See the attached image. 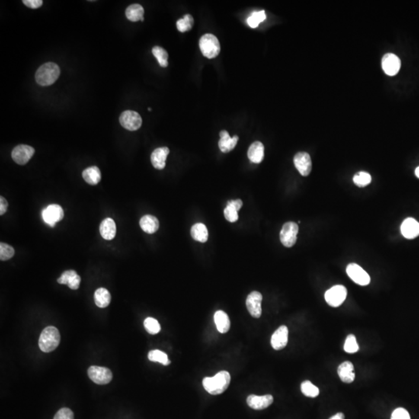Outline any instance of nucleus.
Segmentation results:
<instances>
[{"label": "nucleus", "mask_w": 419, "mask_h": 419, "mask_svg": "<svg viewBox=\"0 0 419 419\" xmlns=\"http://www.w3.org/2000/svg\"><path fill=\"white\" fill-rule=\"evenodd\" d=\"M82 178L88 184L95 186L101 180V172L97 166L89 167L82 172Z\"/></svg>", "instance_id": "nucleus-26"}, {"label": "nucleus", "mask_w": 419, "mask_h": 419, "mask_svg": "<svg viewBox=\"0 0 419 419\" xmlns=\"http://www.w3.org/2000/svg\"><path fill=\"white\" fill-rule=\"evenodd\" d=\"M148 111H151V108H148Z\"/></svg>", "instance_id": "nucleus-47"}, {"label": "nucleus", "mask_w": 419, "mask_h": 419, "mask_svg": "<svg viewBox=\"0 0 419 419\" xmlns=\"http://www.w3.org/2000/svg\"><path fill=\"white\" fill-rule=\"evenodd\" d=\"M89 378L97 384H107L113 379L110 369L103 366H92L88 369Z\"/></svg>", "instance_id": "nucleus-9"}, {"label": "nucleus", "mask_w": 419, "mask_h": 419, "mask_svg": "<svg viewBox=\"0 0 419 419\" xmlns=\"http://www.w3.org/2000/svg\"><path fill=\"white\" fill-rule=\"evenodd\" d=\"M199 45L203 56L209 59L216 58L221 52L219 40L212 33H206L202 36Z\"/></svg>", "instance_id": "nucleus-4"}, {"label": "nucleus", "mask_w": 419, "mask_h": 419, "mask_svg": "<svg viewBox=\"0 0 419 419\" xmlns=\"http://www.w3.org/2000/svg\"><path fill=\"white\" fill-rule=\"evenodd\" d=\"M372 181L370 175L366 172H359L353 177V182L359 187H365Z\"/></svg>", "instance_id": "nucleus-35"}, {"label": "nucleus", "mask_w": 419, "mask_h": 419, "mask_svg": "<svg viewBox=\"0 0 419 419\" xmlns=\"http://www.w3.org/2000/svg\"><path fill=\"white\" fill-rule=\"evenodd\" d=\"M338 374L340 380L346 384H351L355 380L354 366L349 361H346L338 367Z\"/></svg>", "instance_id": "nucleus-21"}, {"label": "nucleus", "mask_w": 419, "mask_h": 419, "mask_svg": "<svg viewBox=\"0 0 419 419\" xmlns=\"http://www.w3.org/2000/svg\"><path fill=\"white\" fill-rule=\"evenodd\" d=\"M34 148L26 145H20L15 147L12 151V158L18 165H26L34 155Z\"/></svg>", "instance_id": "nucleus-11"}, {"label": "nucleus", "mask_w": 419, "mask_h": 419, "mask_svg": "<svg viewBox=\"0 0 419 419\" xmlns=\"http://www.w3.org/2000/svg\"><path fill=\"white\" fill-rule=\"evenodd\" d=\"M227 205H231V206H232L233 207L235 208V209H236L238 212V211L241 209V206H242L243 203L242 201H241V200L238 199V200H229V201H228V203H227Z\"/></svg>", "instance_id": "nucleus-44"}, {"label": "nucleus", "mask_w": 419, "mask_h": 419, "mask_svg": "<svg viewBox=\"0 0 419 419\" xmlns=\"http://www.w3.org/2000/svg\"><path fill=\"white\" fill-rule=\"evenodd\" d=\"M289 331L286 326L282 325L273 333L271 338L272 347L275 350H281L286 347L288 343Z\"/></svg>", "instance_id": "nucleus-15"}, {"label": "nucleus", "mask_w": 419, "mask_h": 419, "mask_svg": "<svg viewBox=\"0 0 419 419\" xmlns=\"http://www.w3.org/2000/svg\"><path fill=\"white\" fill-rule=\"evenodd\" d=\"M266 19V12L264 10L261 11H255L251 14L249 17L247 19V23L248 26L252 28H256L260 25V23L264 21Z\"/></svg>", "instance_id": "nucleus-33"}, {"label": "nucleus", "mask_w": 419, "mask_h": 419, "mask_svg": "<svg viewBox=\"0 0 419 419\" xmlns=\"http://www.w3.org/2000/svg\"><path fill=\"white\" fill-rule=\"evenodd\" d=\"M298 231H299V228H298V224L295 222L289 221L285 223L279 234V238H280L282 244L287 248L294 246L297 241Z\"/></svg>", "instance_id": "nucleus-6"}, {"label": "nucleus", "mask_w": 419, "mask_h": 419, "mask_svg": "<svg viewBox=\"0 0 419 419\" xmlns=\"http://www.w3.org/2000/svg\"><path fill=\"white\" fill-rule=\"evenodd\" d=\"M60 75V68L53 62H48L40 65L37 69L35 78L37 83L42 87H48L55 83Z\"/></svg>", "instance_id": "nucleus-2"}, {"label": "nucleus", "mask_w": 419, "mask_h": 419, "mask_svg": "<svg viewBox=\"0 0 419 419\" xmlns=\"http://www.w3.org/2000/svg\"><path fill=\"white\" fill-rule=\"evenodd\" d=\"M148 359L151 362H158V363H161L164 366H168L171 363L167 354L160 351V350H158V349L150 351L148 353Z\"/></svg>", "instance_id": "nucleus-30"}, {"label": "nucleus", "mask_w": 419, "mask_h": 419, "mask_svg": "<svg viewBox=\"0 0 419 419\" xmlns=\"http://www.w3.org/2000/svg\"><path fill=\"white\" fill-rule=\"evenodd\" d=\"M145 329L149 334H156L161 331V326L156 319L153 318H147L144 321Z\"/></svg>", "instance_id": "nucleus-37"}, {"label": "nucleus", "mask_w": 419, "mask_h": 419, "mask_svg": "<svg viewBox=\"0 0 419 419\" xmlns=\"http://www.w3.org/2000/svg\"><path fill=\"white\" fill-rule=\"evenodd\" d=\"M359 347L354 334H349L346 338L344 344L345 352L348 353H356L359 351Z\"/></svg>", "instance_id": "nucleus-36"}, {"label": "nucleus", "mask_w": 419, "mask_h": 419, "mask_svg": "<svg viewBox=\"0 0 419 419\" xmlns=\"http://www.w3.org/2000/svg\"><path fill=\"white\" fill-rule=\"evenodd\" d=\"M391 419H411V417L407 410L403 407H398L393 411Z\"/></svg>", "instance_id": "nucleus-40"}, {"label": "nucleus", "mask_w": 419, "mask_h": 419, "mask_svg": "<svg viewBox=\"0 0 419 419\" xmlns=\"http://www.w3.org/2000/svg\"><path fill=\"white\" fill-rule=\"evenodd\" d=\"M8 208V202L4 196L0 197V215H4Z\"/></svg>", "instance_id": "nucleus-43"}, {"label": "nucleus", "mask_w": 419, "mask_h": 419, "mask_svg": "<svg viewBox=\"0 0 419 419\" xmlns=\"http://www.w3.org/2000/svg\"><path fill=\"white\" fill-rule=\"evenodd\" d=\"M94 301H95L96 305L99 308H107L111 301V295L107 289L99 288L94 294Z\"/></svg>", "instance_id": "nucleus-27"}, {"label": "nucleus", "mask_w": 419, "mask_h": 419, "mask_svg": "<svg viewBox=\"0 0 419 419\" xmlns=\"http://www.w3.org/2000/svg\"><path fill=\"white\" fill-rule=\"evenodd\" d=\"M191 236L195 241L204 243L208 239V231L206 225L202 223H197L191 228Z\"/></svg>", "instance_id": "nucleus-29"}, {"label": "nucleus", "mask_w": 419, "mask_h": 419, "mask_svg": "<svg viewBox=\"0 0 419 419\" xmlns=\"http://www.w3.org/2000/svg\"><path fill=\"white\" fill-rule=\"evenodd\" d=\"M194 24V20L190 14H186L183 18L177 22V27L179 31L186 32L190 30Z\"/></svg>", "instance_id": "nucleus-34"}, {"label": "nucleus", "mask_w": 419, "mask_h": 419, "mask_svg": "<svg viewBox=\"0 0 419 419\" xmlns=\"http://www.w3.org/2000/svg\"><path fill=\"white\" fill-rule=\"evenodd\" d=\"M54 419H74V414L72 410L63 407L56 413Z\"/></svg>", "instance_id": "nucleus-41"}, {"label": "nucleus", "mask_w": 419, "mask_h": 419, "mask_svg": "<svg viewBox=\"0 0 419 419\" xmlns=\"http://www.w3.org/2000/svg\"><path fill=\"white\" fill-rule=\"evenodd\" d=\"M301 392L308 398H316L319 394V388L315 386L310 381L302 382L301 385Z\"/></svg>", "instance_id": "nucleus-31"}, {"label": "nucleus", "mask_w": 419, "mask_h": 419, "mask_svg": "<svg viewBox=\"0 0 419 419\" xmlns=\"http://www.w3.org/2000/svg\"><path fill=\"white\" fill-rule=\"evenodd\" d=\"M140 227L148 234H154L159 228V221L153 215H147L142 217L139 221Z\"/></svg>", "instance_id": "nucleus-23"}, {"label": "nucleus", "mask_w": 419, "mask_h": 419, "mask_svg": "<svg viewBox=\"0 0 419 419\" xmlns=\"http://www.w3.org/2000/svg\"><path fill=\"white\" fill-rule=\"evenodd\" d=\"M382 68L387 75L394 76L399 72L400 68H401V60L397 55L394 54H386L382 58Z\"/></svg>", "instance_id": "nucleus-13"}, {"label": "nucleus", "mask_w": 419, "mask_h": 419, "mask_svg": "<svg viewBox=\"0 0 419 419\" xmlns=\"http://www.w3.org/2000/svg\"><path fill=\"white\" fill-rule=\"evenodd\" d=\"M152 54L156 58L160 66L163 67V68L168 66L169 55L165 49H162L161 47H154L152 49Z\"/></svg>", "instance_id": "nucleus-32"}, {"label": "nucleus", "mask_w": 419, "mask_h": 419, "mask_svg": "<svg viewBox=\"0 0 419 419\" xmlns=\"http://www.w3.org/2000/svg\"><path fill=\"white\" fill-rule=\"evenodd\" d=\"M58 283L68 285L70 289H78L81 283V277L77 274L75 270H67L58 278Z\"/></svg>", "instance_id": "nucleus-19"}, {"label": "nucleus", "mask_w": 419, "mask_h": 419, "mask_svg": "<svg viewBox=\"0 0 419 419\" xmlns=\"http://www.w3.org/2000/svg\"><path fill=\"white\" fill-rule=\"evenodd\" d=\"M214 319H215V324H216L217 328H218L220 333L225 334V333H227L229 331L231 322H230L228 314L225 311H217L215 314V316H214Z\"/></svg>", "instance_id": "nucleus-25"}, {"label": "nucleus", "mask_w": 419, "mask_h": 419, "mask_svg": "<svg viewBox=\"0 0 419 419\" xmlns=\"http://www.w3.org/2000/svg\"><path fill=\"white\" fill-rule=\"evenodd\" d=\"M120 123L128 131H137L142 124V116L133 110H126L120 116Z\"/></svg>", "instance_id": "nucleus-10"}, {"label": "nucleus", "mask_w": 419, "mask_h": 419, "mask_svg": "<svg viewBox=\"0 0 419 419\" xmlns=\"http://www.w3.org/2000/svg\"><path fill=\"white\" fill-rule=\"evenodd\" d=\"M231 382V376L228 371H220L212 378H205L203 386L209 394L218 395L226 391Z\"/></svg>", "instance_id": "nucleus-1"}, {"label": "nucleus", "mask_w": 419, "mask_h": 419, "mask_svg": "<svg viewBox=\"0 0 419 419\" xmlns=\"http://www.w3.org/2000/svg\"><path fill=\"white\" fill-rule=\"evenodd\" d=\"M248 157L252 162L259 164L264 158V145L262 142H255L250 145Z\"/></svg>", "instance_id": "nucleus-24"}, {"label": "nucleus", "mask_w": 419, "mask_h": 419, "mask_svg": "<svg viewBox=\"0 0 419 419\" xmlns=\"http://www.w3.org/2000/svg\"><path fill=\"white\" fill-rule=\"evenodd\" d=\"M414 173H415L416 177H417V178L419 179V166L416 168L415 172H414Z\"/></svg>", "instance_id": "nucleus-46"}, {"label": "nucleus", "mask_w": 419, "mask_h": 419, "mask_svg": "<svg viewBox=\"0 0 419 419\" xmlns=\"http://www.w3.org/2000/svg\"><path fill=\"white\" fill-rule=\"evenodd\" d=\"M273 402V397L270 394L263 396L251 394L247 398V404L251 408L255 410H263L270 407Z\"/></svg>", "instance_id": "nucleus-16"}, {"label": "nucleus", "mask_w": 419, "mask_h": 419, "mask_svg": "<svg viewBox=\"0 0 419 419\" xmlns=\"http://www.w3.org/2000/svg\"><path fill=\"white\" fill-rule=\"evenodd\" d=\"M220 137H221V139L218 142V145H219L220 150L223 153H228L229 151H232L236 146L238 139H239L237 135L231 138L227 131H222L220 132Z\"/></svg>", "instance_id": "nucleus-20"}, {"label": "nucleus", "mask_w": 419, "mask_h": 419, "mask_svg": "<svg viewBox=\"0 0 419 419\" xmlns=\"http://www.w3.org/2000/svg\"><path fill=\"white\" fill-rule=\"evenodd\" d=\"M169 154H170V149L167 147L156 148L151 153V164L157 170H163L165 167V161H166Z\"/></svg>", "instance_id": "nucleus-18"}, {"label": "nucleus", "mask_w": 419, "mask_h": 419, "mask_svg": "<svg viewBox=\"0 0 419 419\" xmlns=\"http://www.w3.org/2000/svg\"><path fill=\"white\" fill-rule=\"evenodd\" d=\"M403 236L407 239H413L419 235V223L414 218H407L403 221L401 227Z\"/></svg>", "instance_id": "nucleus-17"}, {"label": "nucleus", "mask_w": 419, "mask_h": 419, "mask_svg": "<svg viewBox=\"0 0 419 419\" xmlns=\"http://www.w3.org/2000/svg\"><path fill=\"white\" fill-rule=\"evenodd\" d=\"M41 216L47 225L54 228L57 222L63 219L64 211L60 205L50 204L42 211Z\"/></svg>", "instance_id": "nucleus-7"}, {"label": "nucleus", "mask_w": 419, "mask_h": 419, "mask_svg": "<svg viewBox=\"0 0 419 419\" xmlns=\"http://www.w3.org/2000/svg\"><path fill=\"white\" fill-rule=\"evenodd\" d=\"M100 232L105 240H113L116 236V227L115 221L112 218H106L102 221L100 226Z\"/></svg>", "instance_id": "nucleus-22"}, {"label": "nucleus", "mask_w": 419, "mask_h": 419, "mask_svg": "<svg viewBox=\"0 0 419 419\" xmlns=\"http://www.w3.org/2000/svg\"><path fill=\"white\" fill-rule=\"evenodd\" d=\"M144 13L145 10L142 6L133 4L127 8L126 17L132 22L144 21Z\"/></svg>", "instance_id": "nucleus-28"}, {"label": "nucleus", "mask_w": 419, "mask_h": 419, "mask_svg": "<svg viewBox=\"0 0 419 419\" xmlns=\"http://www.w3.org/2000/svg\"><path fill=\"white\" fill-rule=\"evenodd\" d=\"M60 333L55 327L49 326L42 331L39 339V348L44 353L54 351L60 343Z\"/></svg>", "instance_id": "nucleus-3"}, {"label": "nucleus", "mask_w": 419, "mask_h": 419, "mask_svg": "<svg viewBox=\"0 0 419 419\" xmlns=\"http://www.w3.org/2000/svg\"><path fill=\"white\" fill-rule=\"evenodd\" d=\"M262 301L263 295L258 291H253L246 299V307L248 312L255 318H260L262 315Z\"/></svg>", "instance_id": "nucleus-12"}, {"label": "nucleus", "mask_w": 419, "mask_h": 419, "mask_svg": "<svg viewBox=\"0 0 419 419\" xmlns=\"http://www.w3.org/2000/svg\"><path fill=\"white\" fill-rule=\"evenodd\" d=\"M238 211L235 208L233 207L231 205H227L226 208L224 211V215H225V219L229 222H235L238 221Z\"/></svg>", "instance_id": "nucleus-39"}, {"label": "nucleus", "mask_w": 419, "mask_h": 419, "mask_svg": "<svg viewBox=\"0 0 419 419\" xmlns=\"http://www.w3.org/2000/svg\"><path fill=\"white\" fill-rule=\"evenodd\" d=\"M24 5L30 9H37L41 7L43 4L42 0H23Z\"/></svg>", "instance_id": "nucleus-42"}, {"label": "nucleus", "mask_w": 419, "mask_h": 419, "mask_svg": "<svg viewBox=\"0 0 419 419\" xmlns=\"http://www.w3.org/2000/svg\"><path fill=\"white\" fill-rule=\"evenodd\" d=\"M347 297V289L343 285H336L326 291L324 299L329 306L338 308L343 305Z\"/></svg>", "instance_id": "nucleus-5"}, {"label": "nucleus", "mask_w": 419, "mask_h": 419, "mask_svg": "<svg viewBox=\"0 0 419 419\" xmlns=\"http://www.w3.org/2000/svg\"><path fill=\"white\" fill-rule=\"evenodd\" d=\"M329 419H345V414L342 412L337 413L334 415L331 416Z\"/></svg>", "instance_id": "nucleus-45"}, {"label": "nucleus", "mask_w": 419, "mask_h": 419, "mask_svg": "<svg viewBox=\"0 0 419 419\" xmlns=\"http://www.w3.org/2000/svg\"><path fill=\"white\" fill-rule=\"evenodd\" d=\"M346 273L349 278L356 284L367 286L370 283V276L363 268L356 263H350L346 268Z\"/></svg>", "instance_id": "nucleus-8"}, {"label": "nucleus", "mask_w": 419, "mask_h": 419, "mask_svg": "<svg viewBox=\"0 0 419 419\" xmlns=\"http://www.w3.org/2000/svg\"><path fill=\"white\" fill-rule=\"evenodd\" d=\"M15 250L10 244L6 243H0V260L2 261H7L14 257Z\"/></svg>", "instance_id": "nucleus-38"}, {"label": "nucleus", "mask_w": 419, "mask_h": 419, "mask_svg": "<svg viewBox=\"0 0 419 419\" xmlns=\"http://www.w3.org/2000/svg\"><path fill=\"white\" fill-rule=\"evenodd\" d=\"M295 167L301 176L308 177L312 170L311 156L307 152H298L294 158Z\"/></svg>", "instance_id": "nucleus-14"}]
</instances>
